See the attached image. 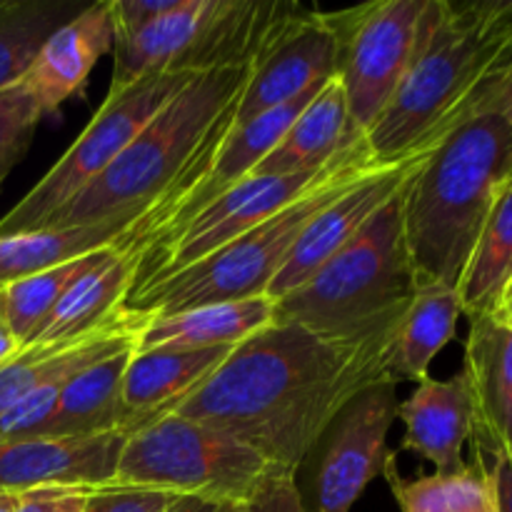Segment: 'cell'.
I'll return each mask as SVG.
<instances>
[{"instance_id": "6da1fadb", "label": "cell", "mask_w": 512, "mask_h": 512, "mask_svg": "<svg viewBox=\"0 0 512 512\" xmlns=\"http://www.w3.org/2000/svg\"><path fill=\"white\" fill-rule=\"evenodd\" d=\"M403 315L343 338L273 320L235 345L173 415L223 430L298 475L345 405L390 380L388 360Z\"/></svg>"}, {"instance_id": "7a4b0ae2", "label": "cell", "mask_w": 512, "mask_h": 512, "mask_svg": "<svg viewBox=\"0 0 512 512\" xmlns=\"http://www.w3.org/2000/svg\"><path fill=\"white\" fill-rule=\"evenodd\" d=\"M512 68V30L493 0H428L415 55L390 103L365 130L380 163L435 148L473 118Z\"/></svg>"}, {"instance_id": "3957f363", "label": "cell", "mask_w": 512, "mask_h": 512, "mask_svg": "<svg viewBox=\"0 0 512 512\" xmlns=\"http://www.w3.org/2000/svg\"><path fill=\"white\" fill-rule=\"evenodd\" d=\"M512 180V128L483 108L448 133L418 165L403 200L415 288L458 290L480 233Z\"/></svg>"}, {"instance_id": "277c9868", "label": "cell", "mask_w": 512, "mask_h": 512, "mask_svg": "<svg viewBox=\"0 0 512 512\" xmlns=\"http://www.w3.org/2000/svg\"><path fill=\"white\" fill-rule=\"evenodd\" d=\"M250 63L200 73L173 95L108 170L70 203H65L45 228H73L120 220L133 228L188 170L218 115L243 93Z\"/></svg>"}, {"instance_id": "5b68a950", "label": "cell", "mask_w": 512, "mask_h": 512, "mask_svg": "<svg viewBox=\"0 0 512 512\" xmlns=\"http://www.w3.org/2000/svg\"><path fill=\"white\" fill-rule=\"evenodd\" d=\"M378 163L360 135L343 163L295 203L188 268L145 280L130 290L123 310L135 318H168L205 305L263 298L310 220Z\"/></svg>"}, {"instance_id": "8992f818", "label": "cell", "mask_w": 512, "mask_h": 512, "mask_svg": "<svg viewBox=\"0 0 512 512\" xmlns=\"http://www.w3.org/2000/svg\"><path fill=\"white\" fill-rule=\"evenodd\" d=\"M405 188L308 283L273 300L275 320L343 338L405 313L418 290L405 245Z\"/></svg>"}, {"instance_id": "52a82bcc", "label": "cell", "mask_w": 512, "mask_h": 512, "mask_svg": "<svg viewBox=\"0 0 512 512\" xmlns=\"http://www.w3.org/2000/svg\"><path fill=\"white\" fill-rule=\"evenodd\" d=\"M275 470L223 430L168 415L128 435L113 485L225 505L248 500Z\"/></svg>"}, {"instance_id": "ba28073f", "label": "cell", "mask_w": 512, "mask_h": 512, "mask_svg": "<svg viewBox=\"0 0 512 512\" xmlns=\"http://www.w3.org/2000/svg\"><path fill=\"white\" fill-rule=\"evenodd\" d=\"M195 75L200 73H150L125 88L108 90V98L63 158L0 218V238L43 230L65 203L113 165L148 120Z\"/></svg>"}, {"instance_id": "9c48e42d", "label": "cell", "mask_w": 512, "mask_h": 512, "mask_svg": "<svg viewBox=\"0 0 512 512\" xmlns=\"http://www.w3.org/2000/svg\"><path fill=\"white\" fill-rule=\"evenodd\" d=\"M428 0H375L325 13L338 40L340 80L350 125L365 133L398 90L415 55L418 25Z\"/></svg>"}, {"instance_id": "30bf717a", "label": "cell", "mask_w": 512, "mask_h": 512, "mask_svg": "<svg viewBox=\"0 0 512 512\" xmlns=\"http://www.w3.org/2000/svg\"><path fill=\"white\" fill-rule=\"evenodd\" d=\"M398 405L393 380L373 385L345 405L305 460L308 480L298 485L305 512H353L393 455L388 433L398 420Z\"/></svg>"}, {"instance_id": "8fae6325", "label": "cell", "mask_w": 512, "mask_h": 512, "mask_svg": "<svg viewBox=\"0 0 512 512\" xmlns=\"http://www.w3.org/2000/svg\"><path fill=\"white\" fill-rule=\"evenodd\" d=\"M338 40L320 10L283 3L258 53L238 100L235 125H243L278 105L290 103L313 85L335 78Z\"/></svg>"}, {"instance_id": "7c38bea8", "label": "cell", "mask_w": 512, "mask_h": 512, "mask_svg": "<svg viewBox=\"0 0 512 512\" xmlns=\"http://www.w3.org/2000/svg\"><path fill=\"white\" fill-rule=\"evenodd\" d=\"M360 135L365 133H355L353 138L335 153V158H330L323 168L313 170V173L250 175L248 180L235 185L230 193H225L223 198L215 200L210 208H205L203 213L178 235V240L165 250V255L158 260L155 270L145 280L160 278V275L188 268L195 260L205 258V255L213 253L215 248H220V245L230 243L233 238L243 235L245 230L255 228V225H260L263 220L278 215L280 210L288 208L290 203H295L300 195L308 193L313 185H318L320 180L328 178V175L343 163L345 155L350 153V148H353L355 140H358ZM135 288H138V285H135Z\"/></svg>"}, {"instance_id": "4fadbf2b", "label": "cell", "mask_w": 512, "mask_h": 512, "mask_svg": "<svg viewBox=\"0 0 512 512\" xmlns=\"http://www.w3.org/2000/svg\"><path fill=\"white\" fill-rule=\"evenodd\" d=\"M435 148L405 155L393 163H378L363 178L355 180L348 190H343L333 203L325 205L303 230L293 253L285 260L265 295L270 300H280L283 295L293 293L295 288L308 283L330 258H335L388 205V200H393L403 190L415 168Z\"/></svg>"}, {"instance_id": "5bb4252c", "label": "cell", "mask_w": 512, "mask_h": 512, "mask_svg": "<svg viewBox=\"0 0 512 512\" xmlns=\"http://www.w3.org/2000/svg\"><path fill=\"white\" fill-rule=\"evenodd\" d=\"M128 435L123 430L90 438H35L0 443V493L33 488H85L113 485L120 453Z\"/></svg>"}, {"instance_id": "9a60e30c", "label": "cell", "mask_w": 512, "mask_h": 512, "mask_svg": "<svg viewBox=\"0 0 512 512\" xmlns=\"http://www.w3.org/2000/svg\"><path fill=\"white\" fill-rule=\"evenodd\" d=\"M463 375L473 405V450L512 463V325L495 315L470 320Z\"/></svg>"}, {"instance_id": "2e32d148", "label": "cell", "mask_w": 512, "mask_h": 512, "mask_svg": "<svg viewBox=\"0 0 512 512\" xmlns=\"http://www.w3.org/2000/svg\"><path fill=\"white\" fill-rule=\"evenodd\" d=\"M233 348H153L133 350L123 378V423L120 430L153 425L175 413L188 395H193Z\"/></svg>"}, {"instance_id": "e0dca14e", "label": "cell", "mask_w": 512, "mask_h": 512, "mask_svg": "<svg viewBox=\"0 0 512 512\" xmlns=\"http://www.w3.org/2000/svg\"><path fill=\"white\" fill-rule=\"evenodd\" d=\"M113 23L108 0L80 8L75 18L60 25L43 43L23 83L43 113H55L70 95L88 83L90 70L103 55L113 53Z\"/></svg>"}, {"instance_id": "ac0fdd59", "label": "cell", "mask_w": 512, "mask_h": 512, "mask_svg": "<svg viewBox=\"0 0 512 512\" xmlns=\"http://www.w3.org/2000/svg\"><path fill=\"white\" fill-rule=\"evenodd\" d=\"M405 423L403 450L423 455L438 475L463 470V448L473 438V405L463 370L448 380H423L408 400L398 405Z\"/></svg>"}, {"instance_id": "d6986e66", "label": "cell", "mask_w": 512, "mask_h": 512, "mask_svg": "<svg viewBox=\"0 0 512 512\" xmlns=\"http://www.w3.org/2000/svg\"><path fill=\"white\" fill-rule=\"evenodd\" d=\"M138 318L120 310L118 318L105 328L80 340L55 345H30L13 360L0 365V415L18 400L50 380L73 378L80 370L135 348Z\"/></svg>"}, {"instance_id": "ffe728a7", "label": "cell", "mask_w": 512, "mask_h": 512, "mask_svg": "<svg viewBox=\"0 0 512 512\" xmlns=\"http://www.w3.org/2000/svg\"><path fill=\"white\" fill-rule=\"evenodd\" d=\"M138 278V258L125 250L108 248V253L68 288L53 313L45 318L30 345H55L80 340L113 323L123 310L125 298Z\"/></svg>"}, {"instance_id": "44dd1931", "label": "cell", "mask_w": 512, "mask_h": 512, "mask_svg": "<svg viewBox=\"0 0 512 512\" xmlns=\"http://www.w3.org/2000/svg\"><path fill=\"white\" fill-rule=\"evenodd\" d=\"M275 320V303L263 298L205 305L168 318H138L135 350L235 348Z\"/></svg>"}, {"instance_id": "7402d4cb", "label": "cell", "mask_w": 512, "mask_h": 512, "mask_svg": "<svg viewBox=\"0 0 512 512\" xmlns=\"http://www.w3.org/2000/svg\"><path fill=\"white\" fill-rule=\"evenodd\" d=\"M358 130L350 125L348 100L338 78H330L295 118L278 148L253 175H295L320 170Z\"/></svg>"}, {"instance_id": "603a6c76", "label": "cell", "mask_w": 512, "mask_h": 512, "mask_svg": "<svg viewBox=\"0 0 512 512\" xmlns=\"http://www.w3.org/2000/svg\"><path fill=\"white\" fill-rule=\"evenodd\" d=\"M460 315L463 305L455 288L423 285L415 290L395 333L393 353L388 360L390 380L398 385L405 380H428L430 363L455 338Z\"/></svg>"}, {"instance_id": "cb8c5ba5", "label": "cell", "mask_w": 512, "mask_h": 512, "mask_svg": "<svg viewBox=\"0 0 512 512\" xmlns=\"http://www.w3.org/2000/svg\"><path fill=\"white\" fill-rule=\"evenodd\" d=\"M135 350V348H133ZM133 350L80 370L60 390V400L43 435L90 438L120 430L123 423V378Z\"/></svg>"}, {"instance_id": "d4e9b609", "label": "cell", "mask_w": 512, "mask_h": 512, "mask_svg": "<svg viewBox=\"0 0 512 512\" xmlns=\"http://www.w3.org/2000/svg\"><path fill=\"white\" fill-rule=\"evenodd\" d=\"M463 315H500L512 300V180L495 203L463 280L458 285Z\"/></svg>"}, {"instance_id": "484cf974", "label": "cell", "mask_w": 512, "mask_h": 512, "mask_svg": "<svg viewBox=\"0 0 512 512\" xmlns=\"http://www.w3.org/2000/svg\"><path fill=\"white\" fill-rule=\"evenodd\" d=\"M128 230V223L108 220V223L43 228L35 233L0 238V288L68 263V260L83 258L108 245H118Z\"/></svg>"}, {"instance_id": "4316f807", "label": "cell", "mask_w": 512, "mask_h": 512, "mask_svg": "<svg viewBox=\"0 0 512 512\" xmlns=\"http://www.w3.org/2000/svg\"><path fill=\"white\" fill-rule=\"evenodd\" d=\"M395 460L393 453L385 463L383 478L403 512H498L493 478L478 453H473V463L458 473L418 478H403Z\"/></svg>"}, {"instance_id": "83f0119b", "label": "cell", "mask_w": 512, "mask_h": 512, "mask_svg": "<svg viewBox=\"0 0 512 512\" xmlns=\"http://www.w3.org/2000/svg\"><path fill=\"white\" fill-rule=\"evenodd\" d=\"M210 0H183L178 10L155 20L133 38L113 45V80L110 90H120L150 73H168L173 60L188 48L203 25Z\"/></svg>"}, {"instance_id": "f1b7e54d", "label": "cell", "mask_w": 512, "mask_h": 512, "mask_svg": "<svg viewBox=\"0 0 512 512\" xmlns=\"http://www.w3.org/2000/svg\"><path fill=\"white\" fill-rule=\"evenodd\" d=\"M78 13L55 0H0V90L20 83L45 40Z\"/></svg>"}, {"instance_id": "f546056e", "label": "cell", "mask_w": 512, "mask_h": 512, "mask_svg": "<svg viewBox=\"0 0 512 512\" xmlns=\"http://www.w3.org/2000/svg\"><path fill=\"white\" fill-rule=\"evenodd\" d=\"M113 248V245H108ZM108 248H100L95 253L83 255V258L68 260L63 265L35 273L30 278L18 280V283L5 285V305H3V318L8 325L10 335L18 340L20 345H28L30 338L38 333L40 325L45 323L55 305L60 303L70 285L78 278H83L105 253Z\"/></svg>"}, {"instance_id": "4dcf8cb0", "label": "cell", "mask_w": 512, "mask_h": 512, "mask_svg": "<svg viewBox=\"0 0 512 512\" xmlns=\"http://www.w3.org/2000/svg\"><path fill=\"white\" fill-rule=\"evenodd\" d=\"M43 115V108L23 80L0 90V188L28 153Z\"/></svg>"}, {"instance_id": "1f68e13d", "label": "cell", "mask_w": 512, "mask_h": 512, "mask_svg": "<svg viewBox=\"0 0 512 512\" xmlns=\"http://www.w3.org/2000/svg\"><path fill=\"white\" fill-rule=\"evenodd\" d=\"M68 380L70 378L50 380V383L40 385L33 393L25 395L23 400H18L13 408L5 410L0 415V443L43 435L60 400V390Z\"/></svg>"}, {"instance_id": "d6a6232c", "label": "cell", "mask_w": 512, "mask_h": 512, "mask_svg": "<svg viewBox=\"0 0 512 512\" xmlns=\"http://www.w3.org/2000/svg\"><path fill=\"white\" fill-rule=\"evenodd\" d=\"M218 512H305L293 473L275 470L248 500L218 505Z\"/></svg>"}, {"instance_id": "836d02e7", "label": "cell", "mask_w": 512, "mask_h": 512, "mask_svg": "<svg viewBox=\"0 0 512 512\" xmlns=\"http://www.w3.org/2000/svg\"><path fill=\"white\" fill-rule=\"evenodd\" d=\"M178 495L140 488H98L90 493L83 512H165Z\"/></svg>"}, {"instance_id": "e575fe53", "label": "cell", "mask_w": 512, "mask_h": 512, "mask_svg": "<svg viewBox=\"0 0 512 512\" xmlns=\"http://www.w3.org/2000/svg\"><path fill=\"white\" fill-rule=\"evenodd\" d=\"M180 3L183 0H108L115 43L133 38L150 23L178 10Z\"/></svg>"}, {"instance_id": "d590c367", "label": "cell", "mask_w": 512, "mask_h": 512, "mask_svg": "<svg viewBox=\"0 0 512 512\" xmlns=\"http://www.w3.org/2000/svg\"><path fill=\"white\" fill-rule=\"evenodd\" d=\"M93 490L33 488L15 493V512H83Z\"/></svg>"}, {"instance_id": "8d00e7d4", "label": "cell", "mask_w": 512, "mask_h": 512, "mask_svg": "<svg viewBox=\"0 0 512 512\" xmlns=\"http://www.w3.org/2000/svg\"><path fill=\"white\" fill-rule=\"evenodd\" d=\"M473 453H478V450H473ZM478 455L485 460V465H488V470H490V478H493L498 512H512V463L485 458L483 453H478Z\"/></svg>"}, {"instance_id": "74e56055", "label": "cell", "mask_w": 512, "mask_h": 512, "mask_svg": "<svg viewBox=\"0 0 512 512\" xmlns=\"http://www.w3.org/2000/svg\"><path fill=\"white\" fill-rule=\"evenodd\" d=\"M485 105L493 110H498V113L508 120V125L512 128V68H510V73L503 78V83L498 85V90L493 93V98H490Z\"/></svg>"}, {"instance_id": "f35d334b", "label": "cell", "mask_w": 512, "mask_h": 512, "mask_svg": "<svg viewBox=\"0 0 512 512\" xmlns=\"http://www.w3.org/2000/svg\"><path fill=\"white\" fill-rule=\"evenodd\" d=\"M20 350H23V345H20L13 335H10L8 325H5V318L0 315V365L8 363V360H13Z\"/></svg>"}, {"instance_id": "ab89813d", "label": "cell", "mask_w": 512, "mask_h": 512, "mask_svg": "<svg viewBox=\"0 0 512 512\" xmlns=\"http://www.w3.org/2000/svg\"><path fill=\"white\" fill-rule=\"evenodd\" d=\"M165 512H218V505L200 498H175V503Z\"/></svg>"}, {"instance_id": "60d3db41", "label": "cell", "mask_w": 512, "mask_h": 512, "mask_svg": "<svg viewBox=\"0 0 512 512\" xmlns=\"http://www.w3.org/2000/svg\"><path fill=\"white\" fill-rule=\"evenodd\" d=\"M493 10L500 23L512 30V0H493Z\"/></svg>"}, {"instance_id": "b9f144b4", "label": "cell", "mask_w": 512, "mask_h": 512, "mask_svg": "<svg viewBox=\"0 0 512 512\" xmlns=\"http://www.w3.org/2000/svg\"><path fill=\"white\" fill-rule=\"evenodd\" d=\"M0 512H15V493H0Z\"/></svg>"}, {"instance_id": "7bdbcfd3", "label": "cell", "mask_w": 512, "mask_h": 512, "mask_svg": "<svg viewBox=\"0 0 512 512\" xmlns=\"http://www.w3.org/2000/svg\"><path fill=\"white\" fill-rule=\"evenodd\" d=\"M495 318H503L505 323H510V325H512V300H510V305H508V308H505L503 313H500V315H495Z\"/></svg>"}, {"instance_id": "ee69618b", "label": "cell", "mask_w": 512, "mask_h": 512, "mask_svg": "<svg viewBox=\"0 0 512 512\" xmlns=\"http://www.w3.org/2000/svg\"><path fill=\"white\" fill-rule=\"evenodd\" d=\"M3 305H5V288H0V315H3Z\"/></svg>"}]
</instances>
